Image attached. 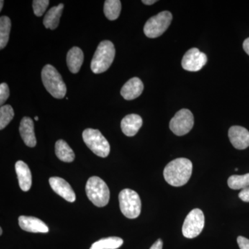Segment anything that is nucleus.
<instances>
[{"instance_id": "nucleus-1", "label": "nucleus", "mask_w": 249, "mask_h": 249, "mask_svg": "<svg viewBox=\"0 0 249 249\" xmlns=\"http://www.w3.org/2000/svg\"><path fill=\"white\" fill-rule=\"evenodd\" d=\"M193 173V163L186 158H178L167 164L163 170V177L170 186H184L189 181Z\"/></svg>"}, {"instance_id": "nucleus-2", "label": "nucleus", "mask_w": 249, "mask_h": 249, "mask_svg": "<svg viewBox=\"0 0 249 249\" xmlns=\"http://www.w3.org/2000/svg\"><path fill=\"white\" fill-rule=\"evenodd\" d=\"M114 44L109 40H104L98 46L91 62V71L96 74L107 71L115 57Z\"/></svg>"}, {"instance_id": "nucleus-3", "label": "nucleus", "mask_w": 249, "mask_h": 249, "mask_svg": "<svg viewBox=\"0 0 249 249\" xmlns=\"http://www.w3.org/2000/svg\"><path fill=\"white\" fill-rule=\"evenodd\" d=\"M41 76L46 89L53 97L58 99L65 97L66 85L55 67L51 65H45L42 69Z\"/></svg>"}, {"instance_id": "nucleus-4", "label": "nucleus", "mask_w": 249, "mask_h": 249, "mask_svg": "<svg viewBox=\"0 0 249 249\" xmlns=\"http://www.w3.org/2000/svg\"><path fill=\"white\" fill-rule=\"evenodd\" d=\"M85 191L89 200L97 207H104L109 202V188L102 178L98 177H91L88 179Z\"/></svg>"}, {"instance_id": "nucleus-5", "label": "nucleus", "mask_w": 249, "mask_h": 249, "mask_svg": "<svg viewBox=\"0 0 249 249\" xmlns=\"http://www.w3.org/2000/svg\"><path fill=\"white\" fill-rule=\"evenodd\" d=\"M119 206L124 216L129 219H135L140 215L142 211V201L137 192L124 189L119 196Z\"/></svg>"}, {"instance_id": "nucleus-6", "label": "nucleus", "mask_w": 249, "mask_h": 249, "mask_svg": "<svg viewBox=\"0 0 249 249\" xmlns=\"http://www.w3.org/2000/svg\"><path fill=\"white\" fill-rule=\"evenodd\" d=\"M83 139L87 146L100 157L106 158L110 152V145L98 129L88 128L83 132Z\"/></svg>"}, {"instance_id": "nucleus-7", "label": "nucleus", "mask_w": 249, "mask_h": 249, "mask_svg": "<svg viewBox=\"0 0 249 249\" xmlns=\"http://www.w3.org/2000/svg\"><path fill=\"white\" fill-rule=\"evenodd\" d=\"M173 16L169 11H163L148 19L144 26V34L147 37L156 38L161 36L171 24Z\"/></svg>"}, {"instance_id": "nucleus-8", "label": "nucleus", "mask_w": 249, "mask_h": 249, "mask_svg": "<svg viewBox=\"0 0 249 249\" xmlns=\"http://www.w3.org/2000/svg\"><path fill=\"white\" fill-rule=\"evenodd\" d=\"M205 217L201 210L195 209L185 219L182 227L183 235L188 239H193L200 235L204 228Z\"/></svg>"}, {"instance_id": "nucleus-9", "label": "nucleus", "mask_w": 249, "mask_h": 249, "mask_svg": "<svg viewBox=\"0 0 249 249\" xmlns=\"http://www.w3.org/2000/svg\"><path fill=\"white\" fill-rule=\"evenodd\" d=\"M194 125V116L188 109L178 111L170 121L169 127L175 135L183 136L188 134Z\"/></svg>"}, {"instance_id": "nucleus-10", "label": "nucleus", "mask_w": 249, "mask_h": 249, "mask_svg": "<svg viewBox=\"0 0 249 249\" xmlns=\"http://www.w3.org/2000/svg\"><path fill=\"white\" fill-rule=\"evenodd\" d=\"M206 54L199 49H189L183 55L181 65L185 70L188 71H198L201 70L207 62Z\"/></svg>"}, {"instance_id": "nucleus-11", "label": "nucleus", "mask_w": 249, "mask_h": 249, "mask_svg": "<svg viewBox=\"0 0 249 249\" xmlns=\"http://www.w3.org/2000/svg\"><path fill=\"white\" fill-rule=\"evenodd\" d=\"M49 182L53 191L65 200L71 203L76 201V194L73 188L65 179L58 177H53L49 178Z\"/></svg>"}, {"instance_id": "nucleus-12", "label": "nucleus", "mask_w": 249, "mask_h": 249, "mask_svg": "<svg viewBox=\"0 0 249 249\" xmlns=\"http://www.w3.org/2000/svg\"><path fill=\"white\" fill-rule=\"evenodd\" d=\"M230 142L237 150H245L249 147V132L241 126H232L229 130Z\"/></svg>"}, {"instance_id": "nucleus-13", "label": "nucleus", "mask_w": 249, "mask_h": 249, "mask_svg": "<svg viewBox=\"0 0 249 249\" xmlns=\"http://www.w3.org/2000/svg\"><path fill=\"white\" fill-rule=\"evenodd\" d=\"M143 89V83L140 78L134 77L123 86L121 90V94L124 99L132 101L140 96Z\"/></svg>"}, {"instance_id": "nucleus-14", "label": "nucleus", "mask_w": 249, "mask_h": 249, "mask_svg": "<svg viewBox=\"0 0 249 249\" xmlns=\"http://www.w3.org/2000/svg\"><path fill=\"white\" fill-rule=\"evenodd\" d=\"M18 222L19 227L25 231L42 233L49 232V228L47 224L38 218L22 215L19 217Z\"/></svg>"}, {"instance_id": "nucleus-15", "label": "nucleus", "mask_w": 249, "mask_h": 249, "mask_svg": "<svg viewBox=\"0 0 249 249\" xmlns=\"http://www.w3.org/2000/svg\"><path fill=\"white\" fill-rule=\"evenodd\" d=\"M142 124V118L138 114H132L124 116L121 121V127L124 135L134 137L138 133Z\"/></svg>"}, {"instance_id": "nucleus-16", "label": "nucleus", "mask_w": 249, "mask_h": 249, "mask_svg": "<svg viewBox=\"0 0 249 249\" xmlns=\"http://www.w3.org/2000/svg\"><path fill=\"white\" fill-rule=\"evenodd\" d=\"M19 133L28 147H34L37 143L35 132H34V123L29 117H24L21 121L19 125Z\"/></svg>"}, {"instance_id": "nucleus-17", "label": "nucleus", "mask_w": 249, "mask_h": 249, "mask_svg": "<svg viewBox=\"0 0 249 249\" xmlns=\"http://www.w3.org/2000/svg\"><path fill=\"white\" fill-rule=\"evenodd\" d=\"M15 167L19 187L23 191H29L32 185V177L29 166L22 160H18Z\"/></svg>"}, {"instance_id": "nucleus-18", "label": "nucleus", "mask_w": 249, "mask_h": 249, "mask_svg": "<svg viewBox=\"0 0 249 249\" xmlns=\"http://www.w3.org/2000/svg\"><path fill=\"white\" fill-rule=\"evenodd\" d=\"M84 61V53L78 47H72L67 55V63L70 71L77 73Z\"/></svg>"}, {"instance_id": "nucleus-19", "label": "nucleus", "mask_w": 249, "mask_h": 249, "mask_svg": "<svg viewBox=\"0 0 249 249\" xmlns=\"http://www.w3.org/2000/svg\"><path fill=\"white\" fill-rule=\"evenodd\" d=\"M63 9L64 4H60L58 6H53L47 11V14L43 19V24L46 29L54 30L58 27Z\"/></svg>"}, {"instance_id": "nucleus-20", "label": "nucleus", "mask_w": 249, "mask_h": 249, "mask_svg": "<svg viewBox=\"0 0 249 249\" xmlns=\"http://www.w3.org/2000/svg\"><path fill=\"white\" fill-rule=\"evenodd\" d=\"M55 152L57 157L62 161L71 163L74 160V152L64 140H58L55 142Z\"/></svg>"}, {"instance_id": "nucleus-21", "label": "nucleus", "mask_w": 249, "mask_h": 249, "mask_svg": "<svg viewBox=\"0 0 249 249\" xmlns=\"http://www.w3.org/2000/svg\"><path fill=\"white\" fill-rule=\"evenodd\" d=\"M124 244V240L120 237H109L96 241L91 245L90 249H117Z\"/></svg>"}, {"instance_id": "nucleus-22", "label": "nucleus", "mask_w": 249, "mask_h": 249, "mask_svg": "<svg viewBox=\"0 0 249 249\" xmlns=\"http://www.w3.org/2000/svg\"><path fill=\"white\" fill-rule=\"evenodd\" d=\"M121 2L119 0H106L104 4V14L109 20H116L120 16Z\"/></svg>"}, {"instance_id": "nucleus-23", "label": "nucleus", "mask_w": 249, "mask_h": 249, "mask_svg": "<svg viewBox=\"0 0 249 249\" xmlns=\"http://www.w3.org/2000/svg\"><path fill=\"white\" fill-rule=\"evenodd\" d=\"M11 29V21L7 16L0 18V49H3L7 45Z\"/></svg>"}, {"instance_id": "nucleus-24", "label": "nucleus", "mask_w": 249, "mask_h": 249, "mask_svg": "<svg viewBox=\"0 0 249 249\" xmlns=\"http://www.w3.org/2000/svg\"><path fill=\"white\" fill-rule=\"evenodd\" d=\"M228 185L232 190L244 189L249 186V173L243 175H232L228 179Z\"/></svg>"}, {"instance_id": "nucleus-25", "label": "nucleus", "mask_w": 249, "mask_h": 249, "mask_svg": "<svg viewBox=\"0 0 249 249\" xmlns=\"http://www.w3.org/2000/svg\"><path fill=\"white\" fill-rule=\"evenodd\" d=\"M14 110L10 105H5L0 108V129H3L9 124L14 117Z\"/></svg>"}, {"instance_id": "nucleus-26", "label": "nucleus", "mask_w": 249, "mask_h": 249, "mask_svg": "<svg viewBox=\"0 0 249 249\" xmlns=\"http://www.w3.org/2000/svg\"><path fill=\"white\" fill-rule=\"evenodd\" d=\"M49 4V0H34L33 1V9H34V14L37 17H40L45 14Z\"/></svg>"}, {"instance_id": "nucleus-27", "label": "nucleus", "mask_w": 249, "mask_h": 249, "mask_svg": "<svg viewBox=\"0 0 249 249\" xmlns=\"http://www.w3.org/2000/svg\"><path fill=\"white\" fill-rule=\"evenodd\" d=\"M9 88L6 83H2L0 85V105L3 106L6 100L9 97Z\"/></svg>"}, {"instance_id": "nucleus-28", "label": "nucleus", "mask_w": 249, "mask_h": 249, "mask_svg": "<svg viewBox=\"0 0 249 249\" xmlns=\"http://www.w3.org/2000/svg\"><path fill=\"white\" fill-rule=\"evenodd\" d=\"M237 244L240 249H249V240L242 236H239L237 239Z\"/></svg>"}, {"instance_id": "nucleus-29", "label": "nucleus", "mask_w": 249, "mask_h": 249, "mask_svg": "<svg viewBox=\"0 0 249 249\" xmlns=\"http://www.w3.org/2000/svg\"><path fill=\"white\" fill-rule=\"evenodd\" d=\"M238 196L241 200L245 202H249V186L242 189L239 193Z\"/></svg>"}, {"instance_id": "nucleus-30", "label": "nucleus", "mask_w": 249, "mask_h": 249, "mask_svg": "<svg viewBox=\"0 0 249 249\" xmlns=\"http://www.w3.org/2000/svg\"><path fill=\"white\" fill-rule=\"evenodd\" d=\"M163 241L159 239L156 241L155 243L150 247V249H163Z\"/></svg>"}, {"instance_id": "nucleus-31", "label": "nucleus", "mask_w": 249, "mask_h": 249, "mask_svg": "<svg viewBox=\"0 0 249 249\" xmlns=\"http://www.w3.org/2000/svg\"><path fill=\"white\" fill-rule=\"evenodd\" d=\"M243 49L245 51L246 53L249 55V37L246 39L243 43Z\"/></svg>"}, {"instance_id": "nucleus-32", "label": "nucleus", "mask_w": 249, "mask_h": 249, "mask_svg": "<svg viewBox=\"0 0 249 249\" xmlns=\"http://www.w3.org/2000/svg\"><path fill=\"white\" fill-rule=\"evenodd\" d=\"M156 0H142V2L145 5H152L157 2Z\"/></svg>"}, {"instance_id": "nucleus-33", "label": "nucleus", "mask_w": 249, "mask_h": 249, "mask_svg": "<svg viewBox=\"0 0 249 249\" xmlns=\"http://www.w3.org/2000/svg\"><path fill=\"white\" fill-rule=\"evenodd\" d=\"M3 5H4V1H3V0H1V1H0V11L2 10Z\"/></svg>"}, {"instance_id": "nucleus-34", "label": "nucleus", "mask_w": 249, "mask_h": 249, "mask_svg": "<svg viewBox=\"0 0 249 249\" xmlns=\"http://www.w3.org/2000/svg\"><path fill=\"white\" fill-rule=\"evenodd\" d=\"M0 235H2V229L1 228H0Z\"/></svg>"}, {"instance_id": "nucleus-35", "label": "nucleus", "mask_w": 249, "mask_h": 249, "mask_svg": "<svg viewBox=\"0 0 249 249\" xmlns=\"http://www.w3.org/2000/svg\"><path fill=\"white\" fill-rule=\"evenodd\" d=\"M35 120L37 121L39 120L38 117H37V116H36Z\"/></svg>"}]
</instances>
